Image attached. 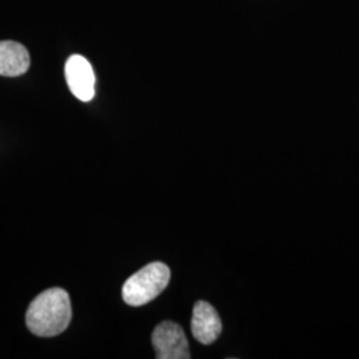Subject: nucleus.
Instances as JSON below:
<instances>
[{
  "label": "nucleus",
  "mask_w": 359,
  "mask_h": 359,
  "mask_svg": "<svg viewBox=\"0 0 359 359\" xmlns=\"http://www.w3.org/2000/svg\"><path fill=\"white\" fill-rule=\"evenodd\" d=\"M29 63L25 46L11 40L0 41V76H20L28 71Z\"/></svg>",
  "instance_id": "nucleus-6"
},
{
  "label": "nucleus",
  "mask_w": 359,
  "mask_h": 359,
  "mask_svg": "<svg viewBox=\"0 0 359 359\" xmlns=\"http://www.w3.org/2000/svg\"><path fill=\"white\" fill-rule=\"evenodd\" d=\"M156 358L189 359L191 351L181 326L175 322L160 323L152 334Z\"/></svg>",
  "instance_id": "nucleus-3"
},
{
  "label": "nucleus",
  "mask_w": 359,
  "mask_h": 359,
  "mask_svg": "<svg viewBox=\"0 0 359 359\" xmlns=\"http://www.w3.org/2000/svg\"><path fill=\"white\" fill-rule=\"evenodd\" d=\"M65 80L72 95L81 102H90L95 96L96 77L90 62L81 55H72L65 63Z\"/></svg>",
  "instance_id": "nucleus-4"
},
{
  "label": "nucleus",
  "mask_w": 359,
  "mask_h": 359,
  "mask_svg": "<svg viewBox=\"0 0 359 359\" xmlns=\"http://www.w3.org/2000/svg\"><path fill=\"white\" fill-rule=\"evenodd\" d=\"M193 337L203 345H210L222 332V323L216 309L205 301H198L193 308Z\"/></svg>",
  "instance_id": "nucleus-5"
},
{
  "label": "nucleus",
  "mask_w": 359,
  "mask_h": 359,
  "mask_svg": "<svg viewBox=\"0 0 359 359\" xmlns=\"http://www.w3.org/2000/svg\"><path fill=\"white\" fill-rule=\"evenodd\" d=\"M71 318L69 295L60 287H52L31 302L27 310V327L38 337H55L65 332Z\"/></svg>",
  "instance_id": "nucleus-1"
},
{
  "label": "nucleus",
  "mask_w": 359,
  "mask_h": 359,
  "mask_svg": "<svg viewBox=\"0 0 359 359\" xmlns=\"http://www.w3.org/2000/svg\"><path fill=\"white\" fill-rule=\"evenodd\" d=\"M170 280V270L163 262H152L130 276L123 286V298L129 306H142L161 294Z\"/></svg>",
  "instance_id": "nucleus-2"
}]
</instances>
